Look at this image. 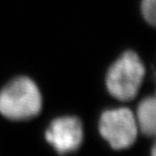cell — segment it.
Instances as JSON below:
<instances>
[{
  "mask_svg": "<svg viewBox=\"0 0 156 156\" xmlns=\"http://www.w3.org/2000/svg\"><path fill=\"white\" fill-rule=\"evenodd\" d=\"M43 107L42 90L29 76H16L0 88V116L6 120L30 121L39 116Z\"/></svg>",
  "mask_w": 156,
  "mask_h": 156,
  "instance_id": "cell-1",
  "label": "cell"
},
{
  "mask_svg": "<svg viewBox=\"0 0 156 156\" xmlns=\"http://www.w3.org/2000/svg\"><path fill=\"white\" fill-rule=\"evenodd\" d=\"M146 68L138 53L126 50L110 65L105 72L108 93L120 102L133 101L144 82Z\"/></svg>",
  "mask_w": 156,
  "mask_h": 156,
  "instance_id": "cell-2",
  "label": "cell"
},
{
  "mask_svg": "<svg viewBox=\"0 0 156 156\" xmlns=\"http://www.w3.org/2000/svg\"><path fill=\"white\" fill-rule=\"evenodd\" d=\"M98 129L101 138L116 151L131 148L140 135L133 111L123 105L102 112Z\"/></svg>",
  "mask_w": 156,
  "mask_h": 156,
  "instance_id": "cell-3",
  "label": "cell"
},
{
  "mask_svg": "<svg viewBox=\"0 0 156 156\" xmlns=\"http://www.w3.org/2000/svg\"><path fill=\"white\" fill-rule=\"evenodd\" d=\"M44 138L59 155L74 153L84 141L82 121L73 115L53 119L44 132Z\"/></svg>",
  "mask_w": 156,
  "mask_h": 156,
  "instance_id": "cell-4",
  "label": "cell"
},
{
  "mask_svg": "<svg viewBox=\"0 0 156 156\" xmlns=\"http://www.w3.org/2000/svg\"><path fill=\"white\" fill-rule=\"evenodd\" d=\"M140 134L145 137H154L156 131V99L155 96L142 98L133 111Z\"/></svg>",
  "mask_w": 156,
  "mask_h": 156,
  "instance_id": "cell-5",
  "label": "cell"
},
{
  "mask_svg": "<svg viewBox=\"0 0 156 156\" xmlns=\"http://www.w3.org/2000/svg\"><path fill=\"white\" fill-rule=\"evenodd\" d=\"M140 12L145 23L153 27L156 23V0H141Z\"/></svg>",
  "mask_w": 156,
  "mask_h": 156,
  "instance_id": "cell-6",
  "label": "cell"
},
{
  "mask_svg": "<svg viewBox=\"0 0 156 156\" xmlns=\"http://www.w3.org/2000/svg\"><path fill=\"white\" fill-rule=\"evenodd\" d=\"M155 155H156V152H155V148L153 147L151 150V156H155Z\"/></svg>",
  "mask_w": 156,
  "mask_h": 156,
  "instance_id": "cell-7",
  "label": "cell"
}]
</instances>
